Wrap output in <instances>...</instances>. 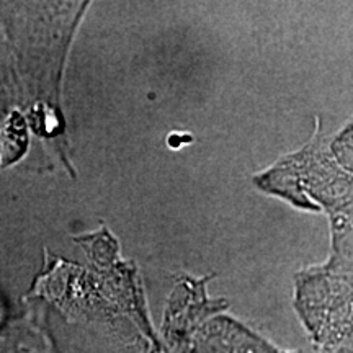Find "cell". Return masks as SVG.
<instances>
[]
</instances>
